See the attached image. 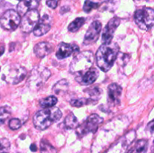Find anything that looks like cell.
<instances>
[{"label":"cell","instance_id":"cell-14","mask_svg":"<svg viewBox=\"0 0 154 153\" xmlns=\"http://www.w3.org/2000/svg\"><path fill=\"white\" fill-rule=\"evenodd\" d=\"M51 25H52V20L51 16L48 14H45L39 19L38 22L33 29V33L37 37L44 35L50 31Z\"/></svg>","mask_w":154,"mask_h":153},{"label":"cell","instance_id":"cell-12","mask_svg":"<svg viewBox=\"0 0 154 153\" xmlns=\"http://www.w3.org/2000/svg\"><path fill=\"white\" fill-rule=\"evenodd\" d=\"M120 23V20L117 17H114L108 22L102 32V40L103 44H108L112 40L116 29Z\"/></svg>","mask_w":154,"mask_h":153},{"label":"cell","instance_id":"cell-15","mask_svg":"<svg viewBox=\"0 0 154 153\" xmlns=\"http://www.w3.org/2000/svg\"><path fill=\"white\" fill-rule=\"evenodd\" d=\"M99 75V72L98 69L96 68H91L88 70H87L85 73L77 75L75 80L81 85L87 86L94 82L97 80Z\"/></svg>","mask_w":154,"mask_h":153},{"label":"cell","instance_id":"cell-18","mask_svg":"<svg viewBox=\"0 0 154 153\" xmlns=\"http://www.w3.org/2000/svg\"><path fill=\"white\" fill-rule=\"evenodd\" d=\"M38 5V2L37 0H21L18 3L17 13L20 15H24L29 10L35 9Z\"/></svg>","mask_w":154,"mask_h":153},{"label":"cell","instance_id":"cell-8","mask_svg":"<svg viewBox=\"0 0 154 153\" xmlns=\"http://www.w3.org/2000/svg\"><path fill=\"white\" fill-rule=\"evenodd\" d=\"M26 74L27 71L25 68L20 64H14L8 66L7 74H3V78L9 83L17 84L25 79Z\"/></svg>","mask_w":154,"mask_h":153},{"label":"cell","instance_id":"cell-13","mask_svg":"<svg viewBox=\"0 0 154 153\" xmlns=\"http://www.w3.org/2000/svg\"><path fill=\"white\" fill-rule=\"evenodd\" d=\"M123 88L118 84L111 83L108 87V100L111 106L120 104Z\"/></svg>","mask_w":154,"mask_h":153},{"label":"cell","instance_id":"cell-11","mask_svg":"<svg viewBox=\"0 0 154 153\" xmlns=\"http://www.w3.org/2000/svg\"><path fill=\"white\" fill-rule=\"evenodd\" d=\"M102 30V23L99 21H93L86 32L84 39V44L90 45L96 43L99 39Z\"/></svg>","mask_w":154,"mask_h":153},{"label":"cell","instance_id":"cell-30","mask_svg":"<svg viewBox=\"0 0 154 153\" xmlns=\"http://www.w3.org/2000/svg\"><path fill=\"white\" fill-rule=\"evenodd\" d=\"M22 126V122L20 119L13 118L9 121V128L11 130H17Z\"/></svg>","mask_w":154,"mask_h":153},{"label":"cell","instance_id":"cell-17","mask_svg":"<svg viewBox=\"0 0 154 153\" xmlns=\"http://www.w3.org/2000/svg\"><path fill=\"white\" fill-rule=\"evenodd\" d=\"M78 50L79 48L78 46H72V45L67 43H63L60 44L58 46V50L56 53V56L59 58V59H63L67 57L70 56L72 55V52L75 50Z\"/></svg>","mask_w":154,"mask_h":153},{"label":"cell","instance_id":"cell-26","mask_svg":"<svg viewBox=\"0 0 154 153\" xmlns=\"http://www.w3.org/2000/svg\"><path fill=\"white\" fill-rule=\"evenodd\" d=\"M69 87V82L66 80H61L54 86V92L56 94H60L61 92H66Z\"/></svg>","mask_w":154,"mask_h":153},{"label":"cell","instance_id":"cell-29","mask_svg":"<svg viewBox=\"0 0 154 153\" xmlns=\"http://www.w3.org/2000/svg\"><path fill=\"white\" fill-rule=\"evenodd\" d=\"M11 143L6 138L0 139V153H7L10 148Z\"/></svg>","mask_w":154,"mask_h":153},{"label":"cell","instance_id":"cell-2","mask_svg":"<svg viewBox=\"0 0 154 153\" xmlns=\"http://www.w3.org/2000/svg\"><path fill=\"white\" fill-rule=\"evenodd\" d=\"M61 110L56 106L44 108L38 111L33 117V124L35 128L39 130H44L48 128L54 122L61 118Z\"/></svg>","mask_w":154,"mask_h":153},{"label":"cell","instance_id":"cell-25","mask_svg":"<svg viewBox=\"0 0 154 153\" xmlns=\"http://www.w3.org/2000/svg\"><path fill=\"white\" fill-rule=\"evenodd\" d=\"M40 153H57V150L46 140H42L40 143Z\"/></svg>","mask_w":154,"mask_h":153},{"label":"cell","instance_id":"cell-19","mask_svg":"<svg viewBox=\"0 0 154 153\" xmlns=\"http://www.w3.org/2000/svg\"><path fill=\"white\" fill-rule=\"evenodd\" d=\"M148 142L147 140H138L134 143L128 153H147Z\"/></svg>","mask_w":154,"mask_h":153},{"label":"cell","instance_id":"cell-23","mask_svg":"<svg viewBox=\"0 0 154 153\" xmlns=\"http://www.w3.org/2000/svg\"><path fill=\"white\" fill-rule=\"evenodd\" d=\"M95 104L94 102L90 98H78V99H72L70 100V104L72 106L75 107H81V106H86L88 104Z\"/></svg>","mask_w":154,"mask_h":153},{"label":"cell","instance_id":"cell-10","mask_svg":"<svg viewBox=\"0 0 154 153\" xmlns=\"http://www.w3.org/2000/svg\"><path fill=\"white\" fill-rule=\"evenodd\" d=\"M135 138V130L128 132L115 142L105 153H125Z\"/></svg>","mask_w":154,"mask_h":153},{"label":"cell","instance_id":"cell-21","mask_svg":"<svg viewBox=\"0 0 154 153\" xmlns=\"http://www.w3.org/2000/svg\"><path fill=\"white\" fill-rule=\"evenodd\" d=\"M79 125L77 117L74 115L73 112H70L66 116L64 120V126L67 129L76 128Z\"/></svg>","mask_w":154,"mask_h":153},{"label":"cell","instance_id":"cell-4","mask_svg":"<svg viewBox=\"0 0 154 153\" xmlns=\"http://www.w3.org/2000/svg\"><path fill=\"white\" fill-rule=\"evenodd\" d=\"M50 70L43 66H37L32 70L28 80V85L32 90L39 89L51 76Z\"/></svg>","mask_w":154,"mask_h":153},{"label":"cell","instance_id":"cell-31","mask_svg":"<svg viewBox=\"0 0 154 153\" xmlns=\"http://www.w3.org/2000/svg\"><path fill=\"white\" fill-rule=\"evenodd\" d=\"M58 2H59V0H48V1L46 2V4L48 7L54 9L57 7Z\"/></svg>","mask_w":154,"mask_h":153},{"label":"cell","instance_id":"cell-34","mask_svg":"<svg viewBox=\"0 0 154 153\" xmlns=\"http://www.w3.org/2000/svg\"><path fill=\"white\" fill-rule=\"evenodd\" d=\"M4 51H5L4 46H0V56L4 53Z\"/></svg>","mask_w":154,"mask_h":153},{"label":"cell","instance_id":"cell-5","mask_svg":"<svg viewBox=\"0 0 154 153\" xmlns=\"http://www.w3.org/2000/svg\"><path fill=\"white\" fill-rule=\"evenodd\" d=\"M135 23L141 29L148 31L153 27L154 22V10L151 8L138 9L134 14Z\"/></svg>","mask_w":154,"mask_h":153},{"label":"cell","instance_id":"cell-6","mask_svg":"<svg viewBox=\"0 0 154 153\" xmlns=\"http://www.w3.org/2000/svg\"><path fill=\"white\" fill-rule=\"evenodd\" d=\"M103 122V118L98 114L93 113L89 116L85 121L76 128V134L78 136L82 137L87 134L95 133L100 124Z\"/></svg>","mask_w":154,"mask_h":153},{"label":"cell","instance_id":"cell-32","mask_svg":"<svg viewBox=\"0 0 154 153\" xmlns=\"http://www.w3.org/2000/svg\"><path fill=\"white\" fill-rule=\"evenodd\" d=\"M147 128H148V130H150V133H153V121L152 120L150 123L147 125Z\"/></svg>","mask_w":154,"mask_h":153},{"label":"cell","instance_id":"cell-35","mask_svg":"<svg viewBox=\"0 0 154 153\" xmlns=\"http://www.w3.org/2000/svg\"><path fill=\"white\" fill-rule=\"evenodd\" d=\"M19 1H21V0H19Z\"/></svg>","mask_w":154,"mask_h":153},{"label":"cell","instance_id":"cell-7","mask_svg":"<svg viewBox=\"0 0 154 153\" xmlns=\"http://www.w3.org/2000/svg\"><path fill=\"white\" fill-rule=\"evenodd\" d=\"M20 15L17 11L10 9L5 12L0 17V26L8 31H14L20 24Z\"/></svg>","mask_w":154,"mask_h":153},{"label":"cell","instance_id":"cell-16","mask_svg":"<svg viewBox=\"0 0 154 153\" xmlns=\"http://www.w3.org/2000/svg\"><path fill=\"white\" fill-rule=\"evenodd\" d=\"M54 50V46L49 42L43 41L38 43L34 46V52L37 57L43 58L46 56L49 55Z\"/></svg>","mask_w":154,"mask_h":153},{"label":"cell","instance_id":"cell-1","mask_svg":"<svg viewBox=\"0 0 154 153\" xmlns=\"http://www.w3.org/2000/svg\"><path fill=\"white\" fill-rule=\"evenodd\" d=\"M119 46L116 43L102 44L96 52V63L99 68L107 72L112 68L119 53Z\"/></svg>","mask_w":154,"mask_h":153},{"label":"cell","instance_id":"cell-22","mask_svg":"<svg viewBox=\"0 0 154 153\" xmlns=\"http://www.w3.org/2000/svg\"><path fill=\"white\" fill-rule=\"evenodd\" d=\"M85 22V19L83 17H78L72 21L68 26V29L71 32H76L77 31L80 29L81 26Z\"/></svg>","mask_w":154,"mask_h":153},{"label":"cell","instance_id":"cell-28","mask_svg":"<svg viewBox=\"0 0 154 153\" xmlns=\"http://www.w3.org/2000/svg\"><path fill=\"white\" fill-rule=\"evenodd\" d=\"M99 6V3L93 2L90 1V0H86L85 2H84L83 10H84V12H86V13H90V12H91L93 9L98 8Z\"/></svg>","mask_w":154,"mask_h":153},{"label":"cell","instance_id":"cell-24","mask_svg":"<svg viewBox=\"0 0 154 153\" xmlns=\"http://www.w3.org/2000/svg\"><path fill=\"white\" fill-rule=\"evenodd\" d=\"M57 103V98L55 96H48L45 98L42 99L40 101V105L43 108H49L54 106Z\"/></svg>","mask_w":154,"mask_h":153},{"label":"cell","instance_id":"cell-9","mask_svg":"<svg viewBox=\"0 0 154 153\" xmlns=\"http://www.w3.org/2000/svg\"><path fill=\"white\" fill-rule=\"evenodd\" d=\"M39 19L40 15L36 9H32L26 12L20 21V28L23 32L29 33L33 31Z\"/></svg>","mask_w":154,"mask_h":153},{"label":"cell","instance_id":"cell-27","mask_svg":"<svg viewBox=\"0 0 154 153\" xmlns=\"http://www.w3.org/2000/svg\"><path fill=\"white\" fill-rule=\"evenodd\" d=\"M11 114V110L8 106H2L0 107V126L5 122Z\"/></svg>","mask_w":154,"mask_h":153},{"label":"cell","instance_id":"cell-20","mask_svg":"<svg viewBox=\"0 0 154 153\" xmlns=\"http://www.w3.org/2000/svg\"><path fill=\"white\" fill-rule=\"evenodd\" d=\"M85 92L89 94V97H90L89 98L93 100L95 104L97 103L98 100L102 98V88H99L98 86L88 88V89L85 90Z\"/></svg>","mask_w":154,"mask_h":153},{"label":"cell","instance_id":"cell-33","mask_svg":"<svg viewBox=\"0 0 154 153\" xmlns=\"http://www.w3.org/2000/svg\"><path fill=\"white\" fill-rule=\"evenodd\" d=\"M30 150H31L32 152H35L37 151L38 148H37V146H36L35 144L32 143L31 146H30Z\"/></svg>","mask_w":154,"mask_h":153},{"label":"cell","instance_id":"cell-3","mask_svg":"<svg viewBox=\"0 0 154 153\" xmlns=\"http://www.w3.org/2000/svg\"><path fill=\"white\" fill-rule=\"evenodd\" d=\"M94 62V56L91 51L78 52L72 60L69 67V71L77 75L82 74L91 68Z\"/></svg>","mask_w":154,"mask_h":153}]
</instances>
